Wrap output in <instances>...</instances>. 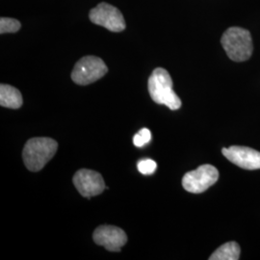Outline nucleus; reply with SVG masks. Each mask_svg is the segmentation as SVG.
<instances>
[{
  "label": "nucleus",
  "instance_id": "1",
  "mask_svg": "<svg viewBox=\"0 0 260 260\" xmlns=\"http://www.w3.org/2000/svg\"><path fill=\"white\" fill-rule=\"evenodd\" d=\"M148 88L154 103L166 105L171 110H177L181 107V100L175 93L172 77L165 69L157 68L152 72L149 76Z\"/></svg>",
  "mask_w": 260,
  "mask_h": 260
},
{
  "label": "nucleus",
  "instance_id": "4",
  "mask_svg": "<svg viewBox=\"0 0 260 260\" xmlns=\"http://www.w3.org/2000/svg\"><path fill=\"white\" fill-rule=\"evenodd\" d=\"M108 68L103 59L95 56H85L76 64L72 73V79L77 85H89L107 74Z\"/></svg>",
  "mask_w": 260,
  "mask_h": 260
},
{
  "label": "nucleus",
  "instance_id": "2",
  "mask_svg": "<svg viewBox=\"0 0 260 260\" xmlns=\"http://www.w3.org/2000/svg\"><path fill=\"white\" fill-rule=\"evenodd\" d=\"M58 144L51 138H32L28 140L22 151L25 167L31 172H39L45 167L56 153Z\"/></svg>",
  "mask_w": 260,
  "mask_h": 260
},
{
  "label": "nucleus",
  "instance_id": "8",
  "mask_svg": "<svg viewBox=\"0 0 260 260\" xmlns=\"http://www.w3.org/2000/svg\"><path fill=\"white\" fill-rule=\"evenodd\" d=\"M93 241L103 246L106 250L110 251H120L122 246L127 242V236L125 233L114 225H101L94 232L93 235Z\"/></svg>",
  "mask_w": 260,
  "mask_h": 260
},
{
  "label": "nucleus",
  "instance_id": "3",
  "mask_svg": "<svg viewBox=\"0 0 260 260\" xmlns=\"http://www.w3.org/2000/svg\"><path fill=\"white\" fill-rule=\"evenodd\" d=\"M223 49L234 62H244L251 58L252 54V39L247 29L231 27L226 29L221 39Z\"/></svg>",
  "mask_w": 260,
  "mask_h": 260
},
{
  "label": "nucleus",
  "instance_id": "9",
  "mask_svg": "<svg viewBox=\"0 0 260 260\" xmlns=\"http://www.w3.org/2000/svg\"><path fill=\"white\" fill-rule=\"evenodd\" d=\"M223 156L236 166L245 170H259L260 152L255 149L233 146L222 149Z\"/></svg>",
  "mask_w": 260,
  "mask_h": 260
},
{
  "label": "nucleus",
  "instance_id": "12",
  "mask_svg": "<svg viewBox=\"0 0 260 260\" xmlns=\"http://www.w3.org/2000/svg\"><path fill=\"white\" fill-rule=\"evenodd\" d=\"M21 27V24L19 20L11 18H1L0 19V33H16Z\"/></svg>",
  "mask_w": 260,
  "mask_h": 260
},
{
  "label": "nucleus",
  "instance_id": "14",
  "mask_svg": "<svg viewBox=\"0 0 260 260\" xmlns=\"http://www.w3.org/2000/svg\"><path fill=\"white\" fill-rule=\"evenodd\" d=\"M151 140V132L148 128H143L133 137V144L137 148H142Z\"/></svg>",
  "mask_w": 260,
  "mask_h": 260
},
{
  "label": "nucleus",
  "instance_id": "5",
  "mask_svg": "<svg viewBox=\"0 0 260 260\" xmlns=\"http://www.w3.org/2000/svg\"><path fill=\"white\" fill-rule=\"evenodd\" d=\"M218 178V170L212 165L205 164L185 174L182 178V186L189 193L200 194L214 185Z\"/></svg>",
  "mask_w": 260,
  "mask_h": 260
},
{
  "label": "nucleus",
  "instance_id": "7",
  "mask_svg": "<svg viewBox=\"0 0 260 260\" xmlns=\"http://www.w3.org/2000/svg\"><path fill=\"white\" fill-rule=\"evenodd\" d=\"M73 181L79 194L88 199L102 194L106 188L102 175L87 169L76 172Z\"/></svg>",
  "mask_w": 260,
  "mask_h": 260
},
{
  "label": "nucleus",
  "instance_id": "10",
  "mask_svg": "<svg viewBox=\"0 0 260 260\" xmlns=\"http://www.w3.org/2000/svg\"><path fill=\"white\" fill-rule=\"evenodd\" d=\"M0 105L11 109H19L22 105V95L15 87L7 84H1Z\"/></svg>",
  "mask_w": 260,
  "mask_h": 260
},
{
  "label": "nucleus",
  "instance_id": "13",
  "mask_svg": "<svg viewBox=\"0 0 260 260\" xmlns=\"http://www.w3.org/2000/svg\"><path fill=\"white\" fill-rule=\"evenodd\" d=\"M137 168L141 174L149 176V175H152L155 172L157 164L152 159H143L138 162Z\"/></svg>",
  "mask_w": 260,
  "mask_h": 260
},
{
  "label": "nucleus",
  "instance_id": "11",
  "mask_svg": "<svg viewBox=\"0 0 260 260\" xmlns=\"http://www.w3.org/2000/svg\"><path fill=\"white\" fill-rule=\"evenodd\" d=\"M240 251V246L236 242H228L214 251L209 259L238 260Z\"/></svg>",
  "mask_w": 260,
  "mask_h": 260
},
{
  "label": "nucleus",
  "instance_id": "6",
  "mask_svg": "<svg viewBox=\"0 0 260 260\" xmlns=\"http://www.w3.org/2000/svg\"><path fill=\"white\" fill-rule=\"evenodd\" d=\"M89 18L94 24L103 26L112 32H121L126 27L121 11L105 2L100 3L91 10Z\"/></svg>",
  "mask_w": 260,
  "mask_h": 260
}]
</instances>
